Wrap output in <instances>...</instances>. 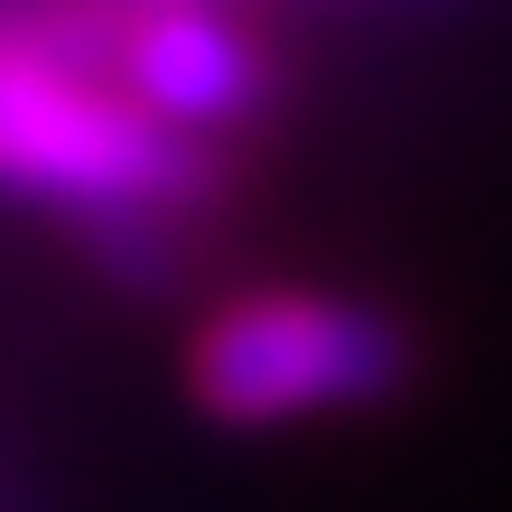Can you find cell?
<instances>
[{
  "instance_id": "6da1fadb",
  "label": "cell",
  "mask_w": 512,
  "mask_h": 512,
  "mask_svg": "<svg viewBox=\"0 0 512 512\" xmlns=\"http://www.w3.org/2000/svg\"><path fill=\"white\" fill-rule=\"evenodd\" d=\"M131 0L84 10H0V196L56 205L94 233L122 280L168 270V224L215 196L205 140L168 131L122 84Z\"/></svg>"
},
{
  "instance_id": "7a4b0ae2",
  "label": "cell",
  "mask_w": 512,
  "mask_h": 512,
  "mask_svg": "<svg viewBox=\"0 0 512 512\" xmlns=\"http://www.w3.org/2000/svg\"><path fill=\"white\" fill-rule=\"evenodd\" d=\"M410 364L419 354L401 336V317L317 298V289H270V298H233L196 326L187 391L233 429H270V419H308V410L391 401Z\"/></svg>"
},
{
  "instance_id": "3957f363",
  "label": "cell",
  "mask_w": 512,
  "mask_h": 512,
  "mask_svg": "<svg viewBox=\"0 0 512 512\" xmlns=\"http://www.w3.org/2000/svg\"><path fill=\"white\" fill-rule=\"evenodd\" d=\"M122 84L168 131L215 140V131L261 112L270 66H261V47L215 10V0H131V19H122Z\"/></svg>"
}]
</instances>
